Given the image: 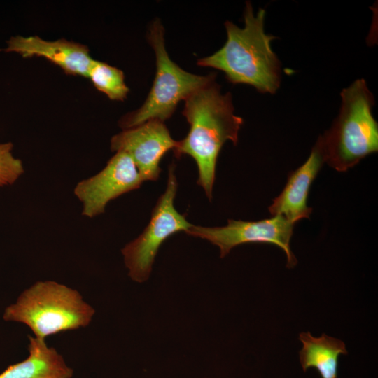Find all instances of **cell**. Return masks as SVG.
Instances as JSON below:
<instances>
[{
  "label": "cell",
  "instance_id": "6da1fadb",
  "mask_svg": "<svg viewBox=\"0 0 378 378\" xmlns=\"http://www.w3.org/2000/svg\"><path fill=\"white\" fill-rule=\"evenodd\" d=\"M183 115L190 125L187 136L173 149L177 158L192 157L198 167L197 183L212 198L216 162L224 144L234 145L244 122L235 115L230 92L222 94L216 80L195 92L185 100Z\"/></svg>",
  "mask_w": 378,
  "mask_h": 378
},
{
  "label": "cell",
  "instance_id": "7a4b0ae2",
  "mask_svg": "<svg viewBox=\"0 0 378 378\" xmlns=\"http://www.w3.org/2000/svg\"><path fill=\"white\" fill-rule=\"evenodd\" d=\"M265 14L263 8L255 14L251 3L246 1L244 27L226 21L224 46L199 59L197 65L223 71L233 84L249 85L260 93H276L281 85V64L271 46L276 37L265 32Z\"/></svg>",
  "mask_w": 378,
  "mask_h": 378
},
{
  "label": "cell",
  "instance_id": "3957f363",
  "mask_svg": "<svg viewBox=\"0 0 378 378\" xmlns=\"http://www.w3.org/2000/svg\"><path fill=\"white\" fill-rule=\"evenodd\" d=\"M339 114L321 135L324 162L346 172L378 150V124L372 115L374 97L364 78L354 80L340 92Z\"/></svg>",
  "mask_w": 378,
  "mask_h": 378
},
{
  "label": "cell",
  "instance_id": "277c9868",
  "mask_svg": "<svg viewBox=\"0 0 378 378\" xmlns=\"http://www.w3.org/2000/svg\"><path fill=\"white\" fill-rule=\"evenodd\" d=\"M95 311L80 294L53 281H37L7 307L3 318L27 326L36 337L86 327Z\"/></svg>",
  "mask_w": 378,
  "mask_h": 378
},
{
  "label": "cell",
  "instance_id": "5b68a950",
  "mask_svg": "<svg viewBox=\"0 0 378 378\" xmlns=\"http://www.w3.org/2000/svg\"><path fill=\"white\" fill-rule=\"evenodd\" d=\"M148 40L153 48L156 64L153 84L144 104L124 115L119 121L123 130L150 120L164 122L175 111L178 104L198 90L216 80V74L200 76L181 69L169 57L164 43V29L159 19L150 25Z\"/></svg>",
  "mask_w": 378,
  "mask_h": 378
},
{
  "label": "cell",
  "instance_id": "8992f818",
  "mask_svg": "<svg viewBox=\"0 0 378 378\" xmlns=\"http://www.w3.org/2000/svg\"><path fill=\"white\" fill-rule=\"evenodd\" d=\"M177 188L174 167L171 165L166 190L158 199L149 223L121 250L128 276L135 282L148 279L159 248L169 237L180 231L187 232L192 226L174 207Z\"/></svg>",
  "mask_w": 378,
  "mask_h": 378
},
{
  "label": "cell",
  "instance_id": "52a82bcc",
  "mask_svg": "<svg viewBox=\"0 0 378 378\" xmlns=\"http://www.w3.org/2000/svg\"><path fill=\"white\" fill-rule=\"evenodd\" d=\"M294 225L282 216L258 221L228 220L223 227L193 225L186 232L189 235L206 239L220 249L224 258L235 246L246 243H270L281 248L286 253L288 268L294 267L298 260L293 253L290 242Z\"/></svg>",
  "mask_w": 378,
  "mask_h": 378
},
{
  "label": "cell",
  "instance_id": "ba28073f",
  "mask_svg": "<svg viewBox=\"0 0 378 378\" xmlns=\"http://www.w3.org/2000/svg\"><path fill=\"white\" fill-rule=\"evenodd\" d=\"M144 181L130 156L117 151L102 170L78 183L74 194L83 204L82 215L94 218L110 201L138 189Z\"/></svg>",
  "mask_w": 378,
  "mask_h": 378
},
{
  "label": "cell",
  "instance_id": "9c48e42d",
  "mask_svg": "<svg viewBox=\"0 0 378 378\" xmlns=\"http://www.w3.org/2000/svg\"><path fill=\"white\" fill-rule=\"evenodd\" d=\"M176 143L164 122L150 120L114 135L111 139V150L129 155L144 181H156L162 157Z\"/></svg>",
  "mask_w": 378,
  "mask_h": 378
},
{
  "label": "cell",
  "instance_id": "30bf717a",
  "mask_svg": "<svg viewBox=\"0 0 378 378\" xmlns=\"http://www.w3.org/2000/svg\"><path fill=\"white\" fill-rule=\"evenodd\" d=\"M3 51L16 52L24 58L43 57L58 66L66 75L85 78L93 60L85 45L64 38L46 41L38 36H12Z\"/></svg>",
  "mask_w": 378,
  "mask_h": 378
},
{
  "label": "cell",
  "instance_id": "8fae6325",
  "mask_svg": "<svg viewBox=\"0 0 378 378\" xmlns=\"http://www.w3.org/2000/svg\"><path fill=\"white\" fill-rule=\"evenodd\" d=\"M323 163L321 148L316 141L308 159L289 174L284 190L273 200L268 208L270 214L282 216L293 224L309 218L312 212L307 205L310 186Z\"/></svg>",
  "mask_w": 378,
  "mask_h": 378
},
{
  "label": "cell",
  "instance_id": "7c38bea8",
  "mask_svg": "<svg viewBox=\"0 0 378 378\" xmlns=\"http://www.w3.org/2000/svg\"><path fill=\"white\" fill-rule=\"evenodd\" d=\"M29 356L22 362L8 367L0 378H71L73 370L53 347L44 340L28 336Z\"/></svg>",
  "mask_w": 378,
  "mask_h": 378
},
{
  "label": "cell",
  "instance_id": "4fadbf2b",
  "mask_svg": "<svg viewBox=\"0 0 378 378\" xmlns=\"http://www.w3.org/2000/svg\"><path fill=\"white\" fill-rule=\"evenodd\" d=\"M299 340L302 344L299 357L303 371L314 368L321 378H337L339 356L348 353L345 344L326 334L316 337L309 332L300 333Z\"/></svg>",
  "mask_w": 378,
  "mask_h": 378
},
{
  "label": "cell",
  "instance_id": "5bb4252c",
  "mask_svg": "<svg viewBox=\"0 0 378 378\" xmlns=\"http://www.w3.org/2000/svg\"><path fill=\"white\" fill-rule=\"evenodd\" d=\"M89 78L94 88L110 99L122 101L127 98L129 88L125 83L122 70L107 63L93 59L89 69Z\"/></svg>",
  "mask_w": 378,
  "mask_h": 378
},
{
  "label": "cell",
  "instance_id": "9a60e30c",
  "mask_svg": "<svg viewBox=\"0 0 378 378\" xmlns=\"http://www.w3.org/2000/svg\"><path fill=\"white\" fill-rule=\"evenodd\" d=\"M10 142L0 143V186L14 183L24 173L22 161L12 154Z\"/></svg>",
  "mask_w": 378,
  "mask_h": 378
}]
</instances>
